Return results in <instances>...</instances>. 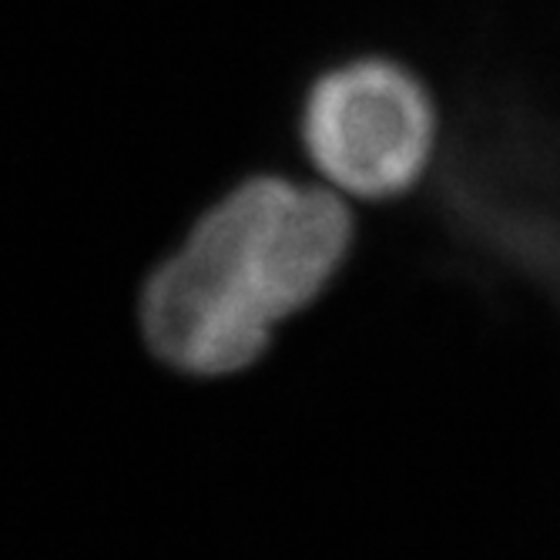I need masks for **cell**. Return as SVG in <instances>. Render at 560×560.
Instances as JSON below:
<instances>
[{
	"instance_id": "6da1fadb",
	"label": "cell",
	"mask_w": 560,
	"mask_h": 560,
	"mask_svg": "<svg viewBox=\"0 0 560 560\" xmlns=\"http://www.w3.org/2000/svg\"><path fill=\"white\" fill-rule=\"evenodd\" d=\"M355 245L323 182L252 175L229 188L141 289V332L165 366L219 380L259 363L279 323L316 305Z\"/></svg>"
},
{
	"instance_id": "7a4b0ae2",
	"label": "cell",
	"mask_w": 560,
	"mask_h": 560,
	"mask_svg": "<svg viewBox=\"0 0 560 560\" xmlns=\"http://www.w3.org/2000/svg\"><path fill=\"white\" fill-rule=\"evenodd\" d=\"M299 144L323 185L386 206L423 185L440 151V108L410 65L386 55L346 58L305 88Z\"/></svg>"
}]
</instances>
